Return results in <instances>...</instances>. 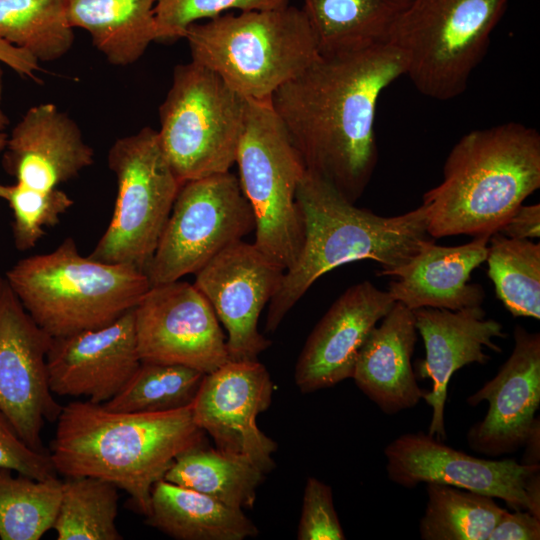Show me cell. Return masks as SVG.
Here are the masks:
<instances>
[{"instance_id": "74e56055", "label": "cell", "mask_w": 540, "mask_h": 540, "mask_svg": "<svg viewBox=\"0 0 540 540\" xmlns=\"http://www.w3.org/2000/svg\"><path fill=\"white\" fill-rule=\"evenodd\" d=\"M540 518L528 510H507L502 514L487 540H538Z\"/></svg>"}, {"instance_id": "4fadbf2b", "label": "cell", "mask_w": 540, "mask_h": 540, "mask_svg": "<svg viewBox=\"0 0 540 540\" xmlns=\"http://www.w3.org/2000/svg\"><path fill=\"white\" fill-rule=\"evenodd\" d=\"M52 339L0 277V416L39 452H46L41 440L44 422L56 421L62 409L48 381Z\"/></svg>"}, {"instance_id": "d590c367", "label": "cell", "mask_w": 540, "mask_h": 540, "mask_svg": "<svg viewBox=\"0 0 540 540\" xmlns=\"http://www.w3.org/2000/svg\"><path fill=\"white\" fill-rule=\"evenodd\" d=\"M297 538L299 540L346 538L334 507L331 487L314 477H309L305 485Z\"/></svg>"}, {"instance_id": "ba28073f", "label": "cell", "mask_w": 540, "mask_h": 540, "mask_svg": "<svg viewBox=\"0 0 540 540\" xmlns=\"http://www.w3.org/2000/svg\"><path fill=\"white\" fill-rule=\"evenodd\" d=\"M235 163L255 218L253 244L286 271L304 241L296 190L306 168L270 100L246 99Z\"/></svg>"}, {"instance_id": "3957f363", "label": "cell", "mask_w": 540, "mask_h": 540, "mask_svg": "<svg viewBox=\"0 0 540 540\" xmlns=\"http://www.w3.org/2000/svg\"><path fill=\"white\" fill-rule=\"evenodd\" d=\"M304 222V241L269 301L265 330L275 331L289 310L325 273L347 263L372 260L379 275L407 264L433 240L423 205L384 217L356 207L329 182L305 171L296 190Z\"/></svg>"}, {"instance_id": "9a60e30c", "label": "cell", "mask_w": 540, "mask_h": 540, "mask_svg": "<svg viewBox=\"0 0 540 540\" xmlns=\"http://www.w3.org/2000/svg\"><path fill=\"white\" fill-rule=\"evenodd\" d=\"M284 273L281 265L243 240L223 249L195 273L194 286L227 331L230 360H257L271 345L259 332L258 320Z\"/></svg>"}, {"instance_id": "7c38bea8", "label": "cell", "mask_w": 540, "mask_h": 540, "mask_svg": "<svg viewBox=\"0 0 540 540\" xmlns=\"http://www.w3.org/2000/svg\"><path fill=\"white\" fill-rule=\"evenodd\" d=\"M141 362L208 374L230 360L226 337L204 295L186 281L151 285L134 307Z\"/></svg>"}, {"instance_id": "2e32d148", "label": "cell", "mask_w": 540, "mask_h": 540, "mask_svg": "<svg viewBox=\"0 0 540 540\" xmlns=\"http://www.w3.org/2000/svg\"><path fill=\"white\" fill-rule=\"evenodd\" d=\"M389 479L405 488L419 483H441L499 498L514 510H528L525 485L540 465L514 459L487 460L445 445L422 432L407 433L384 450Z\"/></svg>"}, {"instance_id": "ac0fdd59", "label": "cell", "mask_w": 540, "mask_h": 540, "mask_svg": "<svg viewBox=\"0 0 540 540\" xmlns=\"http://www.w3.org/2000/svg\"><path fill=\"white\" fill-rule=\"evenodd\" d=\"M515 345L498 373L468 397L476 406L489 404L485 417L467 433L469 446L491 457L523 446L540 404V335L517 325Z\"/></svg>"}, {"instance_id": "7a4b0ae2", "label": "cell", "mask_w": 540, "mask_h": 540, "mask_svg": "<svg viewBox=\"0 0 540 540\" xmlns=\"http://www.w3.org/2000/svg\"><path fill=\"white\" fill-rule=\"evenodd\" d=\"M50 459L65 477H95L128 493L147 516L151 491L178 455L202 445L192 404L151 413L107 410L88 400L72 401L57 418Z\"/></svg>"}, {"instance_id": "484cf974", "label": "cell", "mask_w": 540, "mask_h": 540, "mask_svg": "<svg viewBox=\"0 0 540 540\" xmlns=\"http://www.w3.org/2000/svg\"><path fill=\"white\" fill-rule=\"evenodd\" d=\"M321 55L389 42L410 0H304Z\"/></svg>"}, {"instance_id": "603a6c76", "label": "cell", "mask_w": 540, "mask_h": 540, "mask_svg": "<svg viewBox=\"0 0 540 540\" xmlns=\"http://www.w3.org/2000/svg\"><path fill=\"white\" fill-rule=\"evenodd\" d=\"M416 341L413 311L395 302L358 353L352 378L387 414L414 407L426 393L418 386L411 363Z\"/></svg>"}, {"instance_id": "f546056e", "label": "cell", "mask_w": 540, "mask_h": 540, "mask_svg": "<svg viewBox=\"0 0 540 540\" xmlns=\"http://www.w3.org/2000/svg\"><path fill=\"white\" fill-rule=\"evenodd\" d=\"M485 261L506 310L515 317L540 319V244L495 232Z\"/></svg>"}, {"instance_id": "7bdbcfd3", "label": "cell", "mask_w": 540, "mask_h": 540, "mask_svg": "<svg viewBox=\"0 0 540 540\" xmlns=\"http://www.w3.org/2000/svg\"><path fill=\"white\" fill-rule=\"evenodd\" d=\"M8 135L4 131H0V153L3 152Z\"/></svg>"}, {"instance_id": "6da1fadb", "label": "cell", "mask_w": 540, "mask_h": 540, "mask_svg": "<svg viewBox=\"0 0 540 540\" xmlns=\"http://www.w3.org/2000/svg\"><path fill=\"white\" fill-rule=\"evenodd\" d=\"M405 72L404 54L390 43L320 55L270 99L306 170L351 203L377 165L378 99Z\"/></svg>"}, {"instance_id": "d6a6232c", "label": "cell", "mask_w": 540, "mask_h": 540, "mask_svg": "<svg viewBox=\"0 0 540 540\" xmlns=\"http://www.w3.org/2000/svg\"><path fill=\"white\" fill-rule=\"evenodd\" d=\"M204 375L183 365L141 362L118 393L102 405L128 413L183 408L193 403Z\"/></svg>"}, {"instance_id": "ab89813d", "label": "cell", "mask_w": 540, "mask_h": 540, "mask_svg": "<svg viewBox=\"0 0 540 540\" xmlns=\"http://www.w3.org/2000/svg\"><path fill=\"white\" fill-rule=\"evenodd\" d=\"M0 62L22 77L38 80L36 72L40 70L39 62L27 51L17 48L2 39H0Z\"/></svg>"}, {"instance_id": "f1b7e54d", "label": "cell", "mask_w": 540, "mask_h": 540, "mask_svg": "<svg viewBox=\"0 0 540 540\" xmlns=\"http://www.w3.org/2000/svg\"><path fill=\"white\" fill-rule=\"evenodd\" d=\"M420 521L424 540H487L506 511L492 497L441 483H427Z\"/></svg>"}, {"instance_id": "d4e9b609", "label": "cell", "mask_w": 540, "mask_h": 540, "mask_svg": "<svg viewBox=\"0 0 540 540\" xmlns=\"http://www.w3.org/2000/svg\"><path fill=\"white\" fill-rule=\"evenodd\" d=\"M156 0H66L73 28L86 30L92 44L116 66L138 61L157 40Z\"/></svg>"}, {"instance_id": "4dcf8cb0", "label": "cell", "mask_w": 540, "mask_h": 540, "mask_svg": "<svg viewBox=\"0 0 540 540\" xmlns=\"http://www.w3.org/2000/svg\"><path fill=\"white\" fill-rule=\"evenodd\" d=\"M117 487L95 477H66L52 529L58 540H121Z\"/></svg>"}, {"instance_id": "ffe728a7", "label": "cell", "mask_w": 540, "mask_h": 540, "mask_svg": "<svg viewBox=\"0 0 540 540\" xmlns=\"http://www.w3.org/2000/svg\"><path fill=\"white\" fill-rule=\"evenodd\" d=\"M412 311L426 352L417 373L433 383L432 390L426 391L423 398L432 408L428 434L444 440V408L452 375L465 365L485 364L490 356L484 353V347L500 353L493 338H504L506 334L501 323L485 319L481 306L456 311L422 307Z\"/></svg>"}, {"instance_id": "44dd1931", "label": "cell", "mask_w": 540, "mask_h": 540, "mask_svg": "<svg viewBox=\"0 0 540 540\" xmlns=\"http://www.w3.org/2000/svg\"><path fill=\"white\" fill-rule=\"evenodd\" d=\"M94 163L78 124L53 103L31 107L14 126L2 166L27 187L49 191Z\"/></svg>"}, {"instance_id": "e575fe53", "label": "cell", "mask_w": 540, "mask_h": 540, "mask_svg": "<svg viewBox=\"0 0 540 540\" xmlns=\"http://www.w3.org/2000/svg\"><path fill=\"white\" fill-rule=\"evenodd\" d=\"M290 0H156V41L184 38L187 28L203 18H214L230 9L269 10L289 5Z\"/></svg>"}, {"instance_id": "9c48e42d", "label": "cell", "mask_w": 540, "mask_h": 540, "mask_svg": "<svg viewBox=\"0 0 540 540\" xmlns=\"http://www.w3.org/2000/svg\"><path fill=\"white\" fill-rule=\"evenodd\" d=\"M246 99L193 60L175 67L159 107L162 150L181 184L230 171L243 131Z\"/></svg>"}, {"instance_id": "4316f807", "label": "cell", "mask_w": 540, "mask_h": 540, "mask_svg": "<svg viewBox=\"0 0 540 540\" xmlns=\"http://www.w3.org/2000/svg\"><path fill=\"white\" fill-rule=\"evenodd\" d=\"M264 475L249 460L202 444L178 455L163 479L244 510L254 506Z\"/></svg>"}, {"instance_id": "277c9868", "label": "cell", "mask_w": 540, "mask_h": 540, "mask_svg": "<svg viewBox=\"0 0 540 540\" xmlns=\"http://www.w3.org/2000/svg\"><path fill=\"white\" fill-rule=\"evenodd\" d=\"M540 187V135L510 122L465 134L444 164L443 181L423 195L432 238L498 232Z\"/></svg>"}, {"instance_id": "836d02e7", "label": "cell", "mask_w": 540, "mask_h": 540, "mask_svg": "<svg viewBox=\"0 0 540 540\" xmlns=\"http://www.w3.org/2000/svg\"><path fill=\"white\" fill-rule=\"evenodd\" d=\"M0 199L5 200L13 213L12 234L15 246L26 251L36 246L45 229L59 223L61 215L73 205L64 191L36 190L21 183H0Z\"/></svg>"}, {"instance_id": "b9f144b4", "label": "cell", "mask_w": 540, "mask_h": 540, "mask_svg": "<svg viewBox=\"0 0 540 540\" xmlns=\"http://www.w3.org/2000/svg\"><path fill=\"white\" fill-rule=\"evenodd\" d=\"M3 96V69L0 62V131H4L9 124V119L2 109Z\"/></svg>"}, {"instance_id": "8fae6325", "label": "cell", "mask_w": 540, "mask_h": 540, "mask_svg": "<svg viewBox=\"0 0 540 540\" xmlns=\"http://www.w3.org/2000/svg\"><path fill=\"white\" fill-rule=\"evenodd\" d=\"M253 230L252 208L233 173L187 181L178 191L145 273L151 285L180 280Z\"/></svg>"}, {"instance_id": "8992f818", "label": "cell", "mask_w": 540, "mask_h": 540, "mask_svg": "<svg viewBox=\"0 0 540 540\" xmlns=\"http://www.w3.org/2000/svg\"><path fill=\"white\" fill-rule=\"evenodd\" d=\"M192 60L245 99L269 101L321 54L303 9L240 11L193 23L184 37Z\"/></svg>"}, {"instance_id": "7402d4cb", "label": "cell", "mask_w": 540, "mask_h": 540, "mask_svg": "<svg viewBox=\"0 0 540 540\" xmlns=\"http://www.w3.org/2000/svg\"><path fill=\"white\" fill-rule=\"evenodd\" d=\"M489 238L474 237L458 246L437 245L434 239L427 242L407 264L385 275L397 278L389 283V294L411 310L481 306L484 289L470 283V275L485 262Z\"/></svg>"}, {"instance_id": "8d00e7d4", "label": "cell", "mask_w": 540, "mask_h": 540, "mask_svg": "<svg viewBox=\"0 0 540 540\" xmlns=\"http://www.w3.org/2000/svg\"><path fill=\"white\" fill-rule=\"evenodd\" d=\"M0 468L44 480L57 477L47 452L30 448L0 416Z\"/></svg>"}, {"instance_id": "83f0119b", "label": "cell", "mask_w": 540, "mask_h": 540, "mask_svg": "<svg viewBox=\"0 0 540 540\" xmlns=\"http://www.w3.org/2000/svg\"><path fill=\"white\" fill-rule=\"evenodd\" d=\"M66 0H0V39L38 62L66 55L74 43Z\"/></svg>"}, {"instance_id": "e0dca14e", "label": "cell", "mask_w": 540, "mask_h": 540, "mask_svg": "<svg viewBox=\"0 0 540 540\" xmlns=\"http://www.w3.org/2000/svg\"><path fill=\"white\" fill-rule=\"evenodd\" d=\"M133 309L104 327L52 339L47 371L53 394L103 404L118 393L141 364Z\"/></svg>"}, {"instance_id": "cb8c5ba5", "label": "cell", "mask_w": 540, "mask_h": 540, "mask_svg": "<svg viewBox=\"0 0 540 540\" xmlns=\"http://www.w3.org/2000/svg\"><path fill=\"white\" fill-rule=\"evenodd\" d=\"M146 523L179 540H243L258 534L242 509L164 479L152 488Z\"/></svg>"}, {"instance_id": "30bf717a", "label": "cell", "mask_w": 540, "mask_h": 540, "mask_svg": "<svg viewBox=\"0 0 540 540\" xmlns=\"http://www.w3.org/2000/svg\"><path fill=\"white\" fill-rule=\"evenodd\" d=\"M107 163L116 178L117 196L110 223L89 256L145 271L182 184L162 150L158 131L151 127L117 139Z\"/></svg>"}, {"instance_id": "5b68a950", "label": "cell", "mask_w": 540, "mask_h": 540, "mask_svg": "<svg viewBox=\"0 0 540 540\" xmlns=\"http://www.w3.org/2000/svg\"><path fill=\"white\" fill-rule=\"evenodd\" d=\"M4 277L52 338L109 325L151 287L144 270L84 257L70 237L51 252L19 260Z\"/></svg>"}, {"instance_id": "d6986e66", "label": "cell", "mask_w": 540, "mask_h": 540, "mask_svg": "<svg viewBox=\"0 0 540 540\" xmlns=\"http://www.w3.org/2000/svg\"><path fill=\"white\" fill-rule=\"evenodd\" d=\"M370 281L350 286L310 333L298 357L294 379L302 393L352 378L358 353L370 331L395 304Z\"/></svg>"}, {"instance_id": "5bb4252c", "label": "cell", "mask_w": 540, "mask_h": 540, "mask_svg": "<svg viewBox=\"0 0 540 540\" xmlns=\"http://www.w3.org/2000/svg\"><path fill=\"white\" fill-rule=\"evenodd\" d=\"M275 390L258 360H229L205 374L192 403L195 424L216 448L245 458L265 474L274 467L277 444L257 426V416L271 405Z\"/></svg>"}, {"instance_id": "1f68e13d", "label": "cell", "mask_w": 540, "mask_h": 540, "mask_svg": "<svg viewBox=\"0 0 540 540\" xmlns=\"http://www.w3.org/2000/svg\"><path fill=\"white\" fill-rule=\"evenodd\" d=\"M0 468V538L39 540L52 529L62 491L57 477L37 480Z\"/></svg>"}, {"instance_id": "f35d334b", "label": "cell", "mask_w": 540, "mask_h": 540, "mask_svg": "<svg viewBox=\"0 0 540 540\" xmlns=\"http://www.w3.org/2000/svg\"><path fill=\"white\" fill-rule=\"evenodd\" d=\"M515 239L540 237V205H520L498 231Z\"/></svg>"}, {"instance_id": "52a82bcc", "label": "cell", "mask_w": 540, "mask_h": 540, "mask_svg": "<svg viewBox=\"0 0 540 540\" xmlns=\"http://www.w3.org/2000/svg\"><path fill=\"white\" fill-rule=\"evenodd\" d=\"M510 0H410L389 38L406 58V72L423 95L462 94L485 56Z\"/></svg>"}, {"instance_id": "60d3db41", "label": "cell", "mask_w": 540, "mask_h": 540, "mask_svg": "<svg viewBox=\"0 0 540 540\" xmlns=\"http://www.w3.org/2000/svg\"><path fill=\"white\" fill-rule=\"evenodd\" d=\"M539 444H540V424H539V417H537L524 443V445H526V451L524 454L523 464H528V465L539 464V459H540Z\"/></svg>"}]
</instances>
